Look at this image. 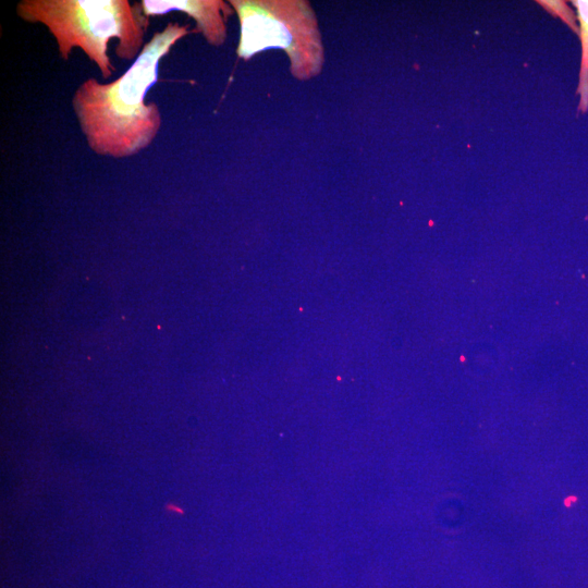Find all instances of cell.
Segmentation results:
<instances>
[{"mask_svg": "<svg viewBox=\"0 0 588 588\" xmlns=\"http://www.w3.org/2000/svg\"><path fill=\"white\" fill-rule=\"evenodd\" d=\"M188 33V25L170 22L154 34L118 79L102 84L89 78L78 86L72 105L90 149L122 158L137 154L154 140L161 114L155 102L145 103V96L158 79L160 60Z\"/></svg>", "mask_w": 588, "mask_h": 588, "instance_id": "6da1fadb", "label": "cell"}, {"mask_svg": "<svg viewBox=\"0 0 588 588\" xmlns=\"http://www.w3.org/2000/svg\"><path fill=\"white\" fill-rule=\"evenodd\" d=\"M20 17L41 23L53 35L62 59L79 47L94 61L103 78L115 71L107 53L111 38L119 40L115 53L121 59L137 58L149 25L142 2L127 0H22Z\"/></svg>", "mask_w": 588, "mask_h": 588, "instance_id": "7a4b0ae2", "label": "cell"}, {"mask_svg": "<svg viewBox=\"0 0 588 588\" xmlns=\"http://www.w3.org/2000/svg\"><path fill=\"white\" fill-rule=\"evenodd\" d=\"M230 4L240 20V58L281 48L296 78L308 79L320 73L323 48L316 15L307 1L231 0Z\"/></svg>", "mask_w": 588, "mask_h": 588, "instance_id": "3957f363", "label": "cell"}, {"mask_svg": "<svg viewBox=\"0 0 588 588\" xmlns=\"http://www.w3.org/2000/svg\"><path fill=\"white\" fill-rule=\"evenodd\" d=\"M143 9L149 17L171 11H181L192 16L196 32L203 33L207 41L220 46L226 37V19L232 14L229 4L221 0H143Z\"/></svg>", "mask_w": 588, "mask_h": 588, "instance_id": "277c9868", "label": "cell"}, {"mask_svg": "<svg viewBox=\"0 0 588 588\" xmlns=\"http://www.w3.org/2000/svg\"><path fill=\"white\" fill-rule=\"evenodd\" d=\"M579 20V35L581 40V68L578 93L580 94L579 109H588V1H574Z\"/></svg>", "mask_w": 588, "mask_h": 588, "instance_id": "5b68a950", "label": "cell"}, {"mask_svg": "<svg viewBox=\"0 0 588 588\" xmlns=\"http://www.w3.org/2000/svg\"><path fill=\"white\" fill-rule=\"evenodd\" d=\"M547 10L562 17L575 32L578 33V28L575 23V16L566 4L560 1H539Z\"/></svg>", "mask_w": 588, "mask_h": 588, "instance_id": "8992f818", "label": "cell"}]
</instances>
